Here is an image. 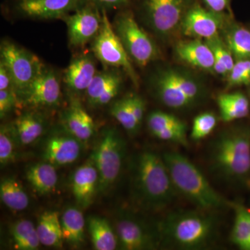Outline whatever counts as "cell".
<instances>
[{
	"label": "cell",
	"mask_w": 250,
	"mask_h": 250,
	"mask_svg": "<svg viewBox=\"0 0 250 250\" xmlns=\"http://www.w3.org/2000/svg\"><path fill=\"white\" fill-rule=\"evenodd\" d=\"M225 24L222 13L207 10L196 4L186 13L180 29L188 37L207 39L219 34V30L223 29Z\"/></svg>",
	"instance_id": "obj_13"
},
{
	"label": "cell",
	"mask_w": 250,
	"mask_h": 250,
	"mask_svg": "<svg viewBox=\"0 0 250 250\" xmlns=\"http://www.w3.org/2000/svg\"><path fill=\"white\" fill-rule=\"evenodd\" d=\"M231 205L235 215L231 241L239 249L250 250V211L241 204Z\"/></svg>",
	"instance_id": "obj_28"
},
{
	"label": "cell",
	"mask_w": 250,
	"mask_h": 250,
	"mask_svg": "<svg viewBox=\"0 0 250 250\" xmlns=\"http://www.w3.org/2000/svg\"><path fill=\"white\" fill-rule=\"evenodd\" d=\"M23 103L34 107H50L58 105L62 98L60 82L55 72L44 69L24 89L18 91Z\"/></svg>",
	"instance_id": "obj_11"
},
{
	"label": "cell",
	"mask_w": 250,
	"mask_h": 250,
	"mask_svg": "<svg viewBox=\"0 0 250 250\" xmlns=\"http://www.w3.org/2000/svg\"><path fill=\"white\" fill-rule=\"evenodd\" d=\"M176 54L181 60L192 66L214 72L215 59L211 49L200 39L182 41L176 46Z\"/></svg>",
	"instance_id": "obj_19"
},
{
	"label": "cell",
	"mask_w": 250,
	"mask_h": 250,
	"mask_svg": "<svg viewBox=\"0 0 250 250\" xmlns=\"http://www.w3.org/2000/svg\"><path fill=\"white\" fill-rule=\"evenodd\" d=\"M129 97L133 114L138 125L141 126L143 117H144L145 110H146V104L143 98L139 95H131Z\"/></svg>",
	"instance_id": "obj_39"
},
{
	"label": "cell",
	"mask_w": 250,
	"mask_h": 250,
	"mask_svg": "<svg viewBox=\"0 0 250 250\" xmlns=\"http://www.w3.org/2000/svg\"><path fill=\"white\" fill-rule=\"evenodd\" d=\"M223 40L236 61L250 59V31L237 24L224 29Z\"/></svg>",
	"instance_id": "obj_25"
},
{
	"label": "cell",
	"mask_w": 250,
	"mask_h": 250,
	"mask_svg": "<svg viewBox=\"0 0 250 250\" xmlns=\"http://www.w3.org/2000/svg\"><path fill=\"white\" fill-rule=\"evenodd\" d=\"M17 92L15 89L0 90V116L1 119L14 108L17 103Z\"/></svg>",
	"instance_id": "obj_38"
},
{
	"label": "cell",
	"mask_w": 250,
	"mask_h": 250,
	"mask_svg": "<svg viewBox=\"0 0 250 250\" xmlns=\"http://www.w3.org/2000/svg\"><path fill=\"white\" fill-rule=\"evenodd\" d=\"M118 242L121 249L142 250L155 248L156 239L142 223L132 217H123L116 225Z\"/></svg>",
	"instance_id": "obj_15"
},
{
	"label": "cell",
	"mask_w": 250,
	"mask_h": 250,
	"mask_svg": "<svg viewBox=\"0 0 250 250\" xmlns=\"http://www.w3.org/2000/svg\"><path fill=\"white\" fill-rule=\"evenodd\" d=\"M147 126L152 134L169 128L187 130V125L177 117L161 111H153L149 115Z\"/></svg>",
	"instance_id": "obj_34"
},
{
	"label": "cell",
	"mask_w": 250,
	"mask_h": 250,
	"mask_svg": "<svg viewBox=\"0 0 250 250\" xmlns=\"http://www.w3.org/2000/svg\"><path fill=\"white\" fill-rule=\"evenodd\" d=\"M63 241L73 247L82 246L85 240V219L75 207L67 208L61 218Z\"/></svg>",
	"instance_id": "obj_23"
},
{
	"label": "cell",
	"mask_w": 250,
	"mask_h": 250,
	"mask_svg": "<svg viewBox=\"0 0 250 250\" xmlns=\"http://www.w3.org/2000/svg\"><path fill=\"white\" fill-rule=\"evenodd\" d=\"M9 89H15L12 77L4 64L0 62V90Z\"/></svg>",
	"instance_id": "obj_41"
},
{
	"label": "cell",
	"mask_w": 250,
	"mask_h": 250,
	"mask_svg": "<svg viewBox=\"0 0 250 250\" xmlns=\"http://www.w3.org/2000/svg\"><path fill=\"white\" fill-rule=\"evenodd\" d=\"M125 154V143L123 138L115 129L106 130L92 159L98 170L100 192L107 190L119 177Z\"/></svg>",
	"instance_id": "obj_6"
},
{
	"label": "cell",
	"mask_w": 250,
	"mask_h": 250,
	"mask_svg": "<svg viewBox=\"0 0 250 250\" xmlns=\"http://www.w3.org/2000/svg\"><path fill=\"white\" fill-rule=\"evenodd\" d=\"M103 22L98 35L93 39L92 50L94 55L106 66L124 69L135 84L139 78L131 63L130 57L111 25L106 10L103 9Z\"/></svg>",
	"instance_id": "obj_8"
},
{
	"label": "cell",
	"mask_w": 250,
	"mask_h": 250,
	"mask_svg": "<svg viewBox=\"0 0 250 250\" xmlns=\"http://www.w3.org/2000/svg\"><path fill=\"white\" fill-rule=\"evenodd\" d=\"M11 129L1 126L0 131V164L1 166L9 164L14 159V144Z\"/></svg>",
	"instance_id": "obj_37"
},
{
	"label": "cell",
	"mask_w": 250,
	"mask_h": 250,
	"mask_svg": "<svg viewBox=\"0 0 250 250\" xmlns=\"http://www.w3.org/2000/svg\"><path fill=\"white\" fill-rule=\"evenodd\" d=\"M134 170V190L141 205L160 210L174 202L177 192L163 156L144 151L138 156Z\"/></svg>",
	"instance_id": "obj_2"
},
{
	"label": "cell",
	"mask_w": 250,
	"mask_h": 250,
	"mask_svg": "<svg viewBox=\"0 0 250 250\" xmlns=\"http://www.w3.org/2000/svg\"><path fill=\"white\" fill-rule=\"evenodd\" d=\"M218 120L210 112H205L195 117L192 123L190 138L194 141H200L211 134L216 126Z\"/></svg>",
	"instance_id": "obj_35"
},
{
	"label": "cell",
	"mask_w": 250,
	"mask_h": 250,
	"mask_svg": "<svg viewBox=\"0 0 250 250\" xmlns=\"http://www.w3.org/2000/svg\"><path fill=\"white\" fill-rule=\"evenodd\" d=\"M208 9L216 13H222L226 9L229 0H204Z\"/></svg>",
	"instance_id": "obj_42"
},
{
	"label": "cell",
	"mask_w": 250,
	"mask_h": 250,
	"mask_svg": "<svg viewBox=\"0 0 250 250\" xmlns=\"http://www.w3.org/2000/svg\"><path fill=\"white\" fill-rule=\"evenodd\" d=\"M0 57L12 77L16 92L26 88L45 69L36 55L9 41L1 44Z\"/></svg>",
	"instance_id": "obj_9"
},
{
	"label": "cell",
	"mask_w": 250,
	"mask_h": 250,
	"mask_svg": "<svg viewBox=\"0 0 250 250\" xmlns=\"http://www.w3.org/2000/svg\"><path fill=\"white\" fill-rule=\"evenodd\" d=\"M200 209L169 213L159 226L160 236L171 246L184 250H200L211 243L217 231L216 220Z\"/></svg>",
	"instance_id": "obj_3"
},
{
	"label": "cell",
	"mask_w": 250,
	"mask_h": 250,
	"mask_svg": "<svg viewBox=\"0 0 250 250\" xmlns=\"http://www.w3.org/2000/svg\"><path fill=\"white\" fill-rule=\"evenodd\" d=\"M123 82L121 75L114 70L98 72L85 91L88 104L95 106L97 101L116 83Z\"/></svg>",
	"instance_id": "obj_32"
},
{
	"label": "cell",
	"mask_w": 250,
	"mask_h": 250,
	"mask_svg": "<svg viewBox=\"0 0 250 250\" xmlns=\"http://www.w3.org/2000/svg\"><path fill=\"white\" fill-rule=\"evenodd\" d=\"M0 197L8 208L16 211L26 209L29 200L22 186L13 177L3 179L0 184Z\"/></svg>",
	"instance_id": "obj_29"
},
{
	"label": "cell",
	"mask_w": 250,
	"mask_h": 250,
	"mask_svg": "<svg viewBox=\"0 0 250 250\" xmlns=\"http://www.w3.org/2000/svg\"><path fill=\"white\" fill-rule=\"evenodd\" d=\"M162 156L176 191L198 209L211 213L228 205V202L212 187L205 174L183 154L169 151Z\"/></svg>",
	"instance_id": "obj_1"
},
{
	"label": "cell",
	"mask_w": 250,
	"mask_h": 250,
	"mask_svg": "<svg viewBox=\"0 0 250 250\" xmlns=\"http://www.w3.org/2000/svg\"><path fill=\"white\" fill-rule=\"evenodd\" d=\"M90 4L96 7H101L103 9H117L126 6L129 3V0H86Z\"/></svg>",
	"instance_id": "obj_40"
},
{
	"label": "cell",
	"mask_w": 250,
	"mask_h": 250,
	"mask_svg": "<svg viewBox=\"0 0 250 250\" xmlns=\"http://www.w3.org/2000/svg\"><path fill=\"white\" fill-rule=\"evenodd\" d=\"M110 113L129 134H134L139 131L140 126L133 114L129 96L113 103Z\"/></svg>",
	"instance_id": "obj_33"
},
{
	"label": "cell",
	"mask_w": 250,
	"mask_h": 250,
	"mask_svg": "<svg viewBox=\"0 0 250 250\" xmlns=\"http://www.w3.org/2000/svg\"><path fill=\"white\" fill-rule=\"evenodd\" d=\"M250 84V59L236 61L228 77L229 88Z\"/></svg>",
	"instance_id": "obj_36"
},
{
	"label": "cell",
	"mask_w": 250,
	"mask_h": 250,
	"mask_svg": "<svg viewBox=\"0 0 250 250\" xmlns=\"http://www.w3.org/2000/svg\"><path fill=\"white\" fill-rule=\"evenodd\" d=\"M12 129L22 145H29L39 139L44 131L42 118L34 113H24L16 118Z\"/></svg>",
	"instance_id": "obj_26"
},
{
	"label": "cell",
	"mask_w": 250,
	"mask_h": 250,
	"mask_svg": "<svg viewBox=\"0 0 250 250\" xmlns=\"http://www.w3.org/2000/svg\"><path fill=\"white\" fill-rule=\"evenodd\" d=\"M217 103L222 121L225 123L246 118L249 114L250 101L240 92L220 94Z\"/></svg>",
	"instance_id": "obj_21"
},
{
	"label": "cell",
	"mask_w": 250,
	"mask_h": 250,
	"mask_svg": "<svg viewBox=\"0 0 250 250\" xmlns=\"http://www.w3.org/2000/svg\"><path fill=\"white\" fill-rule=\"evenodd\" d=\"M26 177L33 188L41 195L53 192L58 182L55 166L49 163H38L28 169Z\"/></svg>",
	"instance_id": "obj_22"
},
{
	"label": "cell",
	"mask_w": 250,
	"mask_h": 250,
	"mask_svg": "<svg viewBox=\"0 0 250 250\" xmlns=\"http://www.w3.org/2000/svg\"><path fill=\"white\" fill-rule=\"evenodd\" d=\"M98 186L99 174L93 161L79 167L72 175V192L78 205L83 208L92 203Z\"/></svg>",
	"instance_id": "obj_18"
},
{
	"label": "cell",
	"mask_w": 250,
	"mask_h": 250,
	"mask_svg": "<svg viewBox=\"0 0 250 250\" xmlns=\"http://www.w3.org/2000/svg\"><path fill=\"white\" fill-rule=\"evenodd\" d=\"M64 121L67 129L79 141H88L95 133L93 118L76 98L72 99L70 106L65 112Z\"/></svg>",
	"instance_id": "obj_20"
},
{
	"label": "cell",
	"mask_w": 250,
	"mask_h": 250,
	"mask_svg": "<svg viewBox=\"0 0 250 250\" xmlns=\"http://www.w3.org/2000/svg\"><path fill=\"white\" fill-rule=\"evenodd\" d=\"M97 72L91 56L83 54L72 59L64 74V82L72 93H85Z\"/></svg>",
	"instance_id": "obj_16"
},
{
	"label": "cell",
	"mask_w": 250,
	"mask_h": 250,
	"mask_svg": "<svg viewBox=\"0 0 250 250\" xmlns=\"http://www.w3.org/2000/svg\"><path fill=\"white\" fill-rule=\"evenodd\" d=\"M15 247L20 250H36L41 241L34 224L27 220H19L11 227Z\"/></svg>",
	"instance_id": "obj_31"
},
{
	"label": "cell",
	"mask_w": 250,
	"mask_h": 250,
	"mask_svg": "<svg viewBox=\"0 0 250 250\" xmlns=\"http://www.w3.org/2000/svg\"><path fill=\"white\" fill-rule=\"evenodd\" d=\"M65 21L71 45L77 47L85 45L98 35L102 26L103 16L93 4L84 5L75 14L65 16Z\"/></svg>",
	"instance_id": "obj_12"
},
{
	"label": "cell",
	"mask_w": 250,
	"mask_h": 250,
	"mask_svg": "<svg viewBox=\"0 0 250 250\" xmlns=\"http://www.w3.org/2000/svg\"><path fill=\"white\" fill-rule=\"evenodd\" d=\"M38 234L41 243L47 247L62 248L63 238L61 219L56 211H45L41 215L38 222Z\"/></svg>",
	"instance_id": "obj_24"
},
{
	"label": "cell",
	"mask_w": 250,
	"mask_h": 250,
	"mask_svg": "<svg viewBox=\"0 0 250 250\" xmlns=\"http://www.w3.org/2000/svg\"><path fill=\"white\" fill-rule=\"evenodd\" d=\"M154 88L161 103L172 109L193 106L203 96V89L196 79L176 68L161 70L154 77Z\"/></svg>",
	"instance_id": "obj_5"
},
{
	"label": "cell",
	"mask_w": 250,
	"mask_h": 250,
	"mask_svg": "<svg viewBox=\"0 0 250 250\" xmlns=\"http://www.w3.org/2000/svg\"><path fill=\"white\" fill-rule=\"evenodd\" d=\"M189 0H146L148 24L161 37H167L181 27L188 10Z\"/></svg>",
	"instance_id": "obj_10"
},
{
	"label": "cell",
	"mask_w": 250,
	"mask_h": 250,
	"mask_svg": "<svg viewBox=\"0 0 250 250\" xmlns=\"http://www.w3.org/2000/svg\"><path fill=\"white\" fill-rule=\"evenodd\" d=\"M80 141L74 136H54L48 140L44 151V159L54 166L69 165L80 155Z\"/></svg>",
	"instance_id": "obj_17"
},
{
	"label": "cell",
	"mask_w": 250,
	"mask_h": 250,
	"mask_svg": "<svg viewBox=\"0 0 250 250\" xmlns=\"http://www.w3.org/2000/svg\"><path fill=\"white\" fill-rule=\"evenodd\" d=\"M85 0H19L18 9L24 16L35 19L65 18L84 4Z\"/></svg>",
	"instance_id": "obj_14"
},
{
	"label": "cell",
	"mask_w": 250,
	"mask_h": 250,
	"mask_svg": "<svg viewBox=\"0 0 250 250\" xmlns=\"http://www.w3.org/2000/svg\"><path fill=\"white\" fill-rule=\"evenodd\" d=\"M88 231L94 248L97 250H113L118 244V238L106 219L90 217Z\"/></svg>",
	"instance_id": "obj_27"
},
{
	"label": "cell",
	"mask_w": 250,
	"mask_h": 250,
	"mask_svg": "<svg viewBox=\"0 0 250 250\" xmlns=\"http://www.w3.org/2000/svg\"><path fill=\"white\" fill-rule=\"evenodd\" d=\"M113 29L130 59L139 66H146L159 58L157 46L140 27L131 13H123L117 16Z\"/></svg>",
	"instance_id": "obj_7"
},
{
	"label": "cell",
	"mask_w": 250,
	"mask_h": 250,
	"mask_svg": "<svg viewBox=\"0 0 250 250\" xmlns=\"http://www.w3.org/2000/svg\"><path fill=\"white\" fill-rule=\"evenodd\" d=\"M213 170L226 181L243 182L250 175V129L233 127L225 130L210 149Z\"/></svg>",
	"instance_id": "obj_4"
},
{
	"label": "cell",
	"mask_w": 250,
	"mask_h": 250,
	"mask_svg": "<svg viewBox=\"0 0 250 250\" xmlns=\"http://www.w3.org/2000/svg\"><path fill=\"white\" fill-rule=\"evenodd\" d=\"M205 42L210 47L215 59L214 72L220 76L228 77L234 65V58L223 39L218 34Z\"/></svg>",
	"instance_id": "obj_30"
}]
</instances>
